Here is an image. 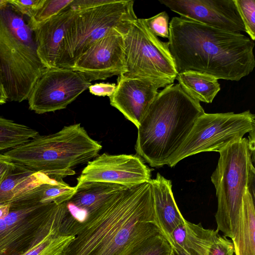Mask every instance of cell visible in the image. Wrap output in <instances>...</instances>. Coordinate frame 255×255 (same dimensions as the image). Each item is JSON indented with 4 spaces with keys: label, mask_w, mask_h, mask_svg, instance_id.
<instances>
[{
    "label": "cell",
    "mask_w": 255,
    "mask_h": 255,
    "mask_svg": "<svg viewBox=\"0 0 255 255\" xmlns=\"http://www.w3.org/2000/svg\"><path fill=\"white\" fill-rule=\"evenodd\" d=\"M218 232L217 230L204 228L200 223L195 224L185 219L171 235L174 252L189 255L192 252L197 255H208Z\"/></svg>",
    "instance_id": "19"
},
{
    "label": "cell",
    "mask_w": 255,
    "mask_h": 255,
    "mask_svg": "<svg viewBox=\"0 0 255 255\" xmlns=\"http://www.w3.org/2000/svg\"><path fill=\"white\" fill-rule=\"evenodd\" d=\"M73 0H44L42 5L28 20L31 28L38 26L52 18L68 6Z\"/></svg>",
    "instance_id": "26"
},
{
    "label": "cell",
    "mask_w": 255,
    "mask_h": 255,
    "mask_svg": "<svg viewBox=\"0 0 255 255\" xmlns=\"http://www.w3.org/2000/svg\"><path fill=\"white\" fill-rule=\"evenodd\" d=\"M46 175L15 162L14 167L0 184V204H9Z\"/></svg>",
    "instance_id": "22"
},
{
    "label": "cell",
    "mask_w": 255,
    "mask_h": 255,
    "mask_svg": "<svg viewBox=\"0 0 255 255\" xmlns=\"http://www.w3.org/2000/svg\"><path fill=\"white\" fill-rule=\"evenodd\" d=\"M126 72L123 75L150 80L163 88L173 84L177 73L167 42L161 41L137 18L123 35Z\"/></svg>",
    "instance_id": "10"
},
{
    "label": "cell",
    "mask_w": 255,
    "mask_h": 255,
    "mask_svg": "<svg viewBox=\"0 0 255 255\" xmlns=\"http://www.w3.org/2000/svg\"><path fill=\"white\" fill-rule=\"evenodd\" d=\"M69 68L90 82L124 74L127 69L123 34L112 31L86 50Z\"/></svg>",
    "instance_id": "13"
},
{
    "label": "cell",
    "mask_w": 255,
    "mask_h": 255,
    "mask_svg": "<svg viewBox=\"0 0 255 255\" xmlns=\"http://www.w3.org/2000/svg\"><path fill=\"white\" fill-rule=\"evenodd\" d=\"M175 79L190 97L199 102L212 103L221 89L217 79L198 72L179 73Z\"/></svg>",
    "instance_id": "23"
},
{
    "label": "cell",
    "mask_w": 255,
    "mask_h": 255,
    "mask_svg": "<svg viewBox=\"0 0 255 255\" xmlns=\"http://www.w3.org/2000/svg\"><path fill=\"white\" fill-rule=\"evenodd\" d=\"M217 167L211 179L217 198L215 217L217 230L233 238L236 223L247 190L255 193V152L243 137L219 152Z\"/></svg>",
    "instance_id": "6"
},
{
    "label": "cell",
    "mask_w": 255,
    "mask_h": 255,
    "mask_svg": "<svg viewBox=\"0 0 255 255\" xmlns=\"http://www.w3.org/2000/svg\"><path fill=\"white\" fill-rule=\"evenodd\" d=\"M75 237L63 235L59 229L43 239L24 255H62Z\"/></svg>",
    "instance_id": "25"
},
{
    "label": "cell",
    "mask_w": 255,
    "mask_h": 255,
    "mask_svg": "<svg viewBox=\"0 0 255 255\" xmlns=\"http://www.w3.org/2000/svg\"><path fill=\"white\" fill-rule=\"evenodd\" d=\"M174 250L166 238L158 233L149 238L136 255H174Z\"/></svg>",
    "instance_id": "28"
},
{
    "label": "cell",
    "mask_w": 255,
    "mask_h": 255,
    "mask_svg": "<svg viewBox=\"0 0 255 255\" xmlns=\"http://www.w3.org/2000/svg\"><path fill=\"white\" fill-rule=\"evenodd\" d=\"M158 233L163 235L156 221L149 181L106 200L62 255H136Z\"/></svg>",
    "instance_id": "1"
},
{
    "label": "cell",
    "mask_w": 255,
    "mask_h": 255,
    "mask_svg": "<svg viewBox=\"0 0 255 255\" xmlns=\"http://www.w3.org/2000/svg\"><path fill=\"white\" fill-rule=\"evenodd\" d=\"M10 211L0 219V255H24L60 229L66 202L35 203L14 200Z\"/></svg>",
    "instance_id": "8"
},
{
    "label": "cell",
    "mask_w": 255,
    "mask_h": 255,
    "mask_svg": "<svg viewBox=\"0 0 255 255\" xmlns=\"http://www.w3.org/2000/svg\"><path fill=\"white\" fill-rule=\"evenodd\" d=\"M149 30L157 37L168 38L169 36V20L167 13L162 11L148 18L144 19Z\"/></svg>",
    "instance_id": "29"
},
{
    "label": "cell",
    "mask_w": 255,
    "mask_h": 255,
    "mask_svg": "<svg viewBox=\"0 0 255 255\" xmlns=\"http://www.w3.org/2000/svg\"><path fill=\"white\" fill-rule=\"evenodd\" d=\"M234 247L231 240L219 234L209 250L208 255H234Z\"/></svg>",
    "instance_id": "31"
},
{
    "label": "cell",
    "mask_w": 255,
    "mask_h": 255,
    "mask_svg": "<svg viewBox=\"0 0 255 255\" xmlns=\"http://www.w3.org/2000/svg\"><path fill=\"white\" fill-rule=\"evenodd\" d=\"M231 240L235 255H255V193L250 190H247L244 195Z\"/></svg>",
    "instance_id": "20"
},
{
    "label": "cell",
    "mask_w": 255,
    "mask_h": 255,
    "mask_svg": "<svg viewBox=\"0 0 255 255\" xmlns=\"http://www.w3.org/2000/svg\"><path fill=\"white\" fill-rule=\"evenodd\" d=\"M44 0H8V2L21 14L29 19L33 16Z\"/></svg>",
    "instance_id": "30"
},
{
    "label": "cell",
    "mask_w": 255,
    "mask_h": 255,
    "mask_svg": "<svg viewBox=\"0 0 255 255\" xmlns=\"http://www.w3.org/2000/svg\"><path fill=\"white\" fill-rule=\"evenodd\" d=\"M159 88L163 87L150 80L122 74L118 76L114 94L109 97L110 104L137 128Z\"/></svg>",
    "instance_id": "16"
},
{
    "label": "cell",
    "mask_w": 255,
    "mask_h": 255,
    "mask_svg": "<svg viewBox=\"0 0 255 255\" xmlns=\"http://www.w3.org/2000/svg\"><path fill=\"white\" fill-rule=\"evenodd\" d=\"M159 1L181 17L232 32L245 31L234 0H161Z\"/></svg>",
    "instance_id": "14"
},
{
    "label": "cell",
    "mask_w": 255,
    "mask_h": 255,
    "mask_svg": "<svg viewBox=\"0 0 255 255\" xmlns=\"http://www.w3.org/2000/svg\"><path fill=\"white\" fill-rule=\"evenodd\" d=\"M3 4V1L1 0H0V6H1Z\"/></svg>",
    "instance_id": "37"
},
{
    "label": "cell",
    "mask_w": 255,
    "mask_h": 255,
    "mask_svg": "<svg viewBox=\"0 0 255 255\" xmlns=\"http://www.w3.org/2000/svg\"><path fill=\"white\" fill-rule=\"evenodd\" d=\"M63 177H46L28 189L21 196L38 203H54L57 205L68 201L74 194L76 187L70 186Z\"/></svg>",
    "instance_id": "21"
},
{
    "label": "cell",
    "mask_w": 255,
    "mask_h": 255,
    "mask_svg": "<svg viewBox=\"0 0 255 255\" xmlns=\"http://www.w3.org/2000/svg\"><path fill=\"white\" fill-rule=\"evenodd\" d=\"M74 12L70 4L33 29L37 53L46 68H58L66 32Z\"/></svg>",
    "instance_id": "17"
},
{
    "label": "cell",
    "mask_w": 255,
    "mask_h": 255,
    "mask_svg": "<svg viewBox=\"0 0 255 255\" xmlns=\"http://www.w3.org/2000/svg\"><path fill=\"white\" fill-rule=\"evenodd\" d=\"M38 134L27 126L0 116V152L22 145Z\"/></svg>",
    "instance_id": "24"
},
{
    "label": "cell",
    "mask_w": 255,
    "mask_h": 255,
    "mask_svg": "<svg viewBox=\"0 0 255 255\" xmlns=\"http://www.w3.org/2000/svg\"><path fill=\"white\" fill-rule=\"evenodd\" d=\"M110 0H73L70 6L74 11L80 10L109 2Z\"/></svg>",
    "instance_id": "33"
},
{
    "label": "cell",
    "mask_w": 255,
    "mask_h": 255,
    "mask_svg": "<svg viewBox=\"0 0 255 255\" xmlns=\"http://www.w3.org/2000/svg\"><path fill=\"white\" fill-rule=\"evenodd\" d=\"M167 42L177 74L187 71L239 81L255 67V42L235 33L173 17Z\"/></svg>",
    "instance_id": "2"
},
{
    "label": "cell",
    "mask_w": 255,
    "mask_h": 255,
    "mask_svg": "<svg viewBox=\"0 0 255 255\" xmlns=\"http://www.w3.org/2000/svg\"><path fill=\"white\" fill-rule=\"evenodd\" d=\"M150 182L152 188L155 214L158 226L173 248L172 232L183 222L185 219L174 199L171 180L157 173L155 178L151 179Z\"/></svg>",
    "instance_id": "18"
},
{
    "label": "cell",
    "mask_w": 255,
    "mask_h": 255,
    "mask_svg": "<svg viewBox=\"0 0 255 255\" xmlns=\"http://www.w3.org/2000/svg\"><path fill=\"white\" fill-rule=\"evenodd\" d=\"M91 85L71 68H46L27 99L29 109L38 114L65 109Z\"/></svg>",
    "instance_id": "11"
},
{
    "label": "cell",
    "mask_w": 255,
    "mask_h": 255,
    "mask_svg": "<svg viewBox=\"0 0 255 255\" xmlns=\"http://www.w3.org/2000/svg\"><path fill=\"white\" fill-rule=\"evenodd\" d=\"M131 0L107 3L75 11L66 32L58 67L69 68L86 50L114 30L123 35L136 17Z\"/></svg>",
    "instance_id": "7"
},
{
    "label": "cell",
    "mask_w": 255,
    "mask_h": 255,
    "mask_svg": "<svg viewBox=\"0 0 255 255\" xmlns=\"http://www.w3.org/2000/svg\"><path fill=\"white\" fill-rule=\"evenodd\" d=\"M204 113L200 102L178 83L166 86L158 92L137 128V154L152 167L167 165Z\"/></svg>",
    "instance_id": "3"
},
{
    "label": "cell",
    "mask_w": 255,
    "mask_h": 255,
    "mask_svg": "<svg viewBox=\"0 0 255 255\" xmlns=\"http://www.w3.org/2000/svg\"><path fill=\"white\" fill-rule=\"evenodd\" d=\"M73 196L66 202V211L60 231L65 235L75 236L87 222L91 214L106 200L127 188L103 182H86L76 185Z\"/></svg>",
    "instance_id": "15"
},
{
    "label": "cell",
    "mask_w": 255,
    "mask_h": 255,
    "mask_svg": "<svg viewBox=\"0 0 255 255\" xmlns=\"http://www.w3.org/2000/svg\"><path fill=\"white\" fill-rule=\"evenodd\" d=\"M116 88L115 83H99L91 85L88 89L93 95L97 96L111 97L114 93Z\"/></svg>",
    "instance_id": "32"
},
{
    "label": "cell",
    "mask_w": 255,
    "mask_h": 255,
    "mask_svg": "<svg viewBox=\"0 0 255 255\" xmlns=\"http://www.w3.org/2000/svg\"><path fill=\"white\" fill-rule=\"evenodd\" d=\"M29 18L8 2L0 6V81L8 101L27 100L45 70Z\"/></svg>",
    "instance_id": "4"
},
{
    "label": "cell",
    "mask_w": 255,
    "mask_h": 255,
    "mask_svg": "<svg viewBox=\"0 0 255 255\" xmlns=\"http://www.w3.org/2000/svg\"><path fill=\"white\" fill-rule=\"evenodd\" d=\"M102 148L80 124H76L54 133L39 134L2 154L34 171L64 178L75 174L72 168L96 157Z\"/></svg>",
    "instance_id": "5"
},
{
    "label": "cell",
    "mask_w": 255,
    "mask_h": 255,
    "mask_svg": "<svg viewBox=\"0 0 255 255\" xmlns=\"http://www.w3.org/2000/svg\"><path fill=\"white\" fill-rule=\"evenodd\" d=\"M14 166L15 162L0 154V184Z\"/></svg>",
    "instance_id": "34"
},
{
    "label": "cell",
    "mask_w": 255,
    "mask_h": 255,
    "mask_svg": "<svg viewBox=\"0 0 255 255\" xmlns=\"http://www.w3.org/2000/svg\"><path fill=\"white\" fill-rule=\"evenodd\" d=\"M255 116L249 110L241 113H204L167 165L170 167L188 156L202 152H219L241 140L247 133L255 134Z\"/></svg>",
    "instance_id": "9"
},
{
    "label": "cell",
    "mask_w": 255,
    "mask_h": 255,
    "mask_svg": "<svg viewBox=\"0 0 255 255\" xmlns=\"http://www.w3.org/2000/svg\"><path fill=\"white\" fill-rule=\"evenodd\" d=\"M246 32L255 40V0H234Z\"/></svg>",
    "instance_id": "27"
},
{
    "label": "cell",
    "mask_w": 255,
    "mask_h": 255,
    "mask_svg": "<svg viewBox=\"0 0 255 255\" xmlns=\"http://www.w3.org/2000/svg\"><path fill=\"white\" fill-rule=\"evenodd\" d=\"M189 254H190V255H197V254H196L195 253H194V252H190ZM174 255H186L182 252H177L175 253Z\"/></svg>",
    "instance_id": "36"
},
{
    "label": "cell",
    "mask_w": 255,
    "mask_h": 255,
    "mask_svg": "<svg viewBox=\"0 0 255 255\" xmlns=\"http://www.w3.org/2000/svg\"><path fill=\"white\" fill-rule=\"evenodd\" d=\"M151 179L150 169L139 156L104 153L87 163L77 178V185L103 182L131 188Z\"/></svg>",
    "instance_id": "12"
},
{
    "label": "cell",
    "mask_w": 255,
    "mask_h": 255,
    "mask_svg": "<svg viewBox=\"0 0 255 255\" xmlns=\"http://www.w3.org/2000/svg\"><path fill=\"white\" fill-rule=\"evenodd\" d=\"M7 101V97L5 91L0 81V105L5 104Z\"/></svg>",
    "instance_id": "35"
}]
</instances>
